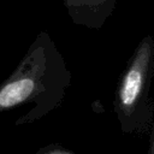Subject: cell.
Returning <instances> with one entry per match:
<instances>
[{
  "label": "cell",
  "instance_id": "cell-4",
  "mask_svg": "<svg viewBox=\"0 0 154 154\" xmlns=\"http://www.w3.org/2000/svg\"><path fill=\"white\" fill-rule=\"evenodd\" d=\"M42 153H43V152H40V153H37V154H42Z\"/></svg>",
  "mask_w": 154,
  "mask_h": 154
},
{
  "label": "cell",
  "instance_id": "cell-3",
  "mask_svg": "<svg viewBox=\"0 0 154 154\" xmlns=\"http://www.w3.org/2000/svg\"><path fill=\"white\" fill-rule=\"evenodd\" d=\"M148 154H154V129H153L152 142H150V147H149V152H148Z\"/></svg>",
  "mask_w": 154,
  "mask_h": 154
},
{
  "label": "cell",
  "instance_id": "cell-1",
  "mask_svg": "<svg viewBox=\"0 0 154 154\" xmlns=\"http://www.w3.org/2000/svg\"><path fill=\"white\" fill-rule=\"evenodd\" d=\"M53 45L41 34L14 72L0 85V112L34 101L53 85Z\"/></svg>",
  "mask_w": 154,
  "mask_h": 154
},
{
  "label": "cell",
  "instance_id": "cell-2",
  "mask_svg": "<svg viewBox=\"0 0 154 154\" xmlns=\"http://www.w3.org/2000/svg\"><path fill=\"white\" fill-rule=\"evenodd\" d=\"M154 66V40L147 35L132 54L117 90L116 105L123 131L141 128Z\"/></svg>",
  "mask_w": 154,
  "mask_h": 154
}]
</instances>
